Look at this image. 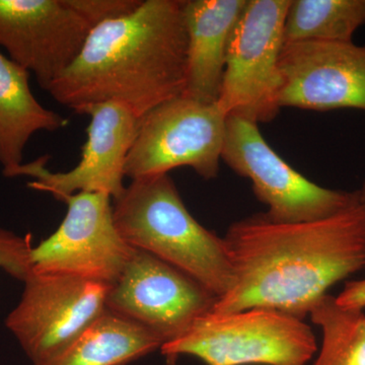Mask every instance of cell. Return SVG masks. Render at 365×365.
Wrapping results in <instances>:
<instances>
[{"mask_svg":"<svg viewBox=\"0 0 365 365\" xmlns=\"http://www.w3.org/2000/svg\"><path fill=\"white\" fill-rule=\"evenodd\" d=\"M184 6L185 0H143L131 14L96 26L48 93L76 113L117 103L138 119L182 96L188 47Z\"/></svg>","mask_w":365,"mask_h":365,"instance_id":"obj_2","label":"cell"},{"mask_svg":"<svg viewBox=\"0 0 365 365\" xmlns=\"http://www.w3.org/2000/svg\"><path fill=\"white\" fill-rule=\"evenodd\" d=\"M163 345L148 329L106 309L71 344L39 365H125Z\"/></svg>","mask_w":365,"mask_h":365,"instance_id":"obj_16","label":"cell"},{"mask_svg":"<svg viewBox=\"0 0 365 365\" xmlns=\"http://www.w3.org/2000/svg\"><path fill=\"white\" fill-rule=\"evenodd\" d=\"M259 124L228 116L222 160L248 178L255 195L278 222H304L329 217L361 201L359 191L324 188L294 170L269 145Z\"/></svg>","mask_w":365,"mask_h":365,"instance_id":"obj_7","label":"cell"},{"mask_svg":"<svg viewBox=\"0 0 365 365\" xmlns=\"http://www.w3.org/2000/svg\"><path fill=\"white\" fill-rule=\"evenodd\" d=\"M71 6L95 28L104 21L131 14L143 0H69Z\"/></svg>","mask_w":365,"mask_h":365,"instance_id":"obj_20","label":"cell"},{"mask_svg":"<svg viewBox=\"0 0 365 365\" xmlns=\"http://www.w3.org/2000/svg\"><path fill=\"white\" fill-rule=\"evenodd\" d=\"M246 4L247 0H185L188 47L184 97L217 103L228 45Z\"/></svg>","mask_w":365,"mask_h":365,"instance_id":"obj_14","label":"cell"},{"mask_svg":"<svg viewBox=\"0 0 365 365\" xmlns=\"http://www.w3.org/2000/svg\"><path fill=\"white\" fill-rule=\"evenodd\" d=\"M32 235L25 237L0 228V268L24 281L32 273Z\"/></svg>","mask_w":365,"mask_h":365,"instance_id":"obj_19","label":"cell"},{"mask_svg":"<svg viewBox=\"0 0 365 365\" xmlns=\"http://www.w3.org/2000/svg\"><path fill=\"white\" fill-rule=\"evenodd\" d=\"M216 300L188 274L134 249L123 272L110 287L106 307L148 329L165 344L212 311Z\"/></svg>","mask_w":365,"mask_h":365,"instance_id":"obj_9","label":"cell"},{"mask_svg":"<svg viewBox=\"0 0 365 365\" xmlns=\"http://www.w3.org/2000/svg\"><path fill=\"white\" fill-rule=\"evenodd\" d=\"M335 299L336 302L344 309L364 311L365 279L346 283L344 289L338 297H335Z\"/></svg>","mask_w":365,"mask_h":365,"instance_id":"obj_21","label":"cell"},{"mask_svg":"<svg viewBox=\"0 0 365 365\" xmlns=\"http://www.w3.org/2000/svg\"><path fill=\"white\" fill-rule=\"evenodd\" d=\"M78 114L91 117L81 160L73 169L53 173L46 168L49 157L23 163L7 178H33L29 187L51 194L56 200L78 193H103L113 200L125 190V165L134 139L138 118L123 105L102 103L83 108Z\"/></svg>","mask_w":365,"mask_h":365,"instance_id":"obj_11","label":"cell"},{"mask_svg":"<svg viewBox=\"0 0 365 365\" xmlns=\"http://www.w3.org/2000/svg\"><path fill=\"white\" fill-rule=\"evenodd\" d=\"M317 351L304 319L266 307L209 312L160 347L169 362L189 355L206 365H306Z\"/></svg>","mask_w":365,"mask_h":365,"instance_id":"obj_4","label":"cell"},{"mask_svg":"<svg viewBox=\"0 0 365 365\" xmlns=\"http://www.w3.org/2000/svg\"><path fill=\"white\" fill-rule=\"evenodd\" d=\"M360 198H361L362 202L365 203V182L362 188L359 190Z\"/></svg>","mask_w":365,"mask_h":365,"instance_id":"obj_22","label":"cell"},{"mask_svg":"<svg viewBox=\"0 0 365 365\" xmlns=\"http://www.w3.org/2000/svg\"><path fill=\"white\" fill-rule=\"evenodd\" d=\"M227 121L217 103L205 104L184 96L163 103L138 120L125 177L132 181L188 167L203 179H215L222 160Z\"/></svg>","mask_w":365,"mask_h":365,"instance_id":"obj_5","label":"cell"},{"mask_svg":"<svg viewBox=\"0 0 365 365\" xmlns=\"http://www.w3.org/2000/svg\"><path fill=\"white\" fill-rule=\"evenodd\" d=\"M365 25V0H292L284 24V45L351 42Z\"/></svg>","mask_w":365,"mask_h":365,"instance_id":"obj_17","label":"cell"},{"mask_svg":"<svg viewBox=\"0 0 365 365\" xmlns=\"http://www.w3.org/2000/svg\"><path fill=\"white\" fill-rule=\"evenodd\" d=\"M292 0H247L228 45L217 105L228 116L267 123L280 111L279 59Z\"/></svg>","mask_w":365,"mask_h":365,"instance_id":"obj_6","label":"cell"},{"mask_svg":"<svg viewBox=\"0 0 365 365\" xmlns=\"http://www.w3.org/2000/svg\"><path fill=\"white\" fill-rule=\"evenodd\" d=\"M91 30L69 0H0V47L45 91L73 63Z\"/></svg>","mask_w":365,"mask_h":365,"instance_id":"obj_12","label":"cell"},{"mask_svg":"<svg viewBox=\"0 0 365 365\" xmlns=\"http://www.w3.org/2000/svg\"><path fill=\"white\" fill-rule=\"evenodd\" d=\"M278 105L309 111H365V45L285 44L279 59Z\"/></svg>","mask_w":365,"mask_h":365,"instance_id":"obj_13","label":"cell"},{"mask_svg":"<svg viewBox=\"0 0 365 365\" xmlns=\"http://www.w3.org/2000/svg\"><path fill=\"white\" fill-rule=\"evenodd\" d=\"M115 223L133 249L188 274L217 299L234 282L225 239L197 222L169 174L132 180L113 200Z\"/></svg>","mask_w":365,"mask_h":365,"instance_id":"obj_3","label":"cell"},{"mask_svg":"<svg viewBox=\"0 0 365 365\" xmlns=\"http://www.w3.org/2000/svg\"><path fill=\"white\" fill-rule=\"evenodd\" d=\"M63 202L67 212L59 227L32 250L33 272L114 284L134 249L118 230L112 197L78 193Z\"/></svg>","mask_w":365,"mask_h":365,"instance_id":"obj_10","label":"cell"},{"mask_svg":"<svg viewBox=\"0 0 365 365\" xmlns=\"http://www.w3.org/2000/svg\"><path fill=\"white\" fill-rule=\"evenodd\" d=\"M223 239L234 282L212 312L266 307L304 319L331 287L365 268V203L312 222L258 213L232 223Z\"/></svg>","mask_w":365,"mask_h":365,"instance_id":"obj_1","label":"cell"},{"mask_svg":"<svg viewBox=\"0 0 365 365\" xmlns=\"http://www.w3.org/2000/svg\"><path fill=\"white\" fill-rule=\"evenodd\" d=\"M323 338L313 365H365V313L340 307L327 294L309 312Z\"/></svg>","mask_w":365,"mask_h":365,"instance_id":"obj_18","label":"cell"},{"mask_svg":"<svg viewBox=\"0 0 365 365\" xmlns=\"http://www.w3.org/2000/svg\"><path fill=\"white\" fill-rule=\"evenodd\" d=\"M30 72L0 52V165L7 177L23 165L34 134L66 126V118L41 105L31 91Z\"/></svg>","mask_w":365,"mask_h":365,"instance_id":"obj_15","label":"cell"},{"mask_svg":"<svg viewBox=\"0 0 365 365\" xmlns=\"http://www.w3.org/2000/svg\"><path fill=\"white\" fill-rule=\"evenodd\" d=\"M111 285L58 274H30L7 329L39 365L71 344L107 307Z\"/></svg>","mask_w":365,"mask_h":365,"instance_id":"obj_8","label":"cell"}]
</instances>
